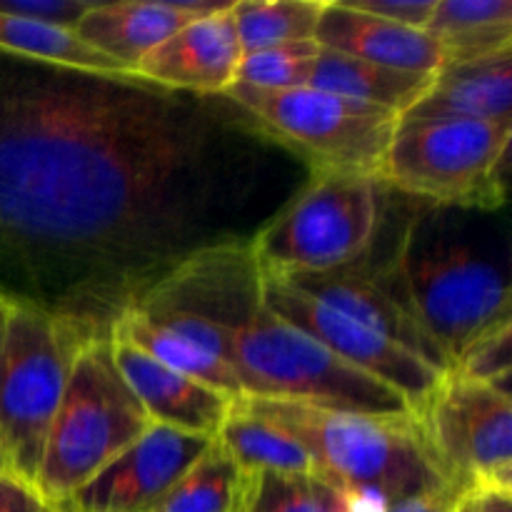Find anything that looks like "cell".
<instances>
[{
	"label": "cell",
	"instance_id": "obj_1",
	"mask_svg": "<svg viewBox=\"0 0 512 512\" xmlns=\"http://www.w3.org/2000/svg\"><path fill=\"white\" fill-rule=\"evenodd\" d=\"M0 53V290L105 333L198 253L208 128L173 90ZM20 288V293H23ZM20 298V295H18Z\"/></svg>",
	"mask_w": 512,
	"mask_h": 512
},
{
	"label": "cell",
	"instance_id": "obj_2",
	"mask_svg": "<svg viewBox=\"0 0 512 512\" xmlns=\"http://www.w3.org/2000/svg\"><path fill=\"white\" fill-rule=\"evenodd\" d=\"M138 300L185 310L215 325L243 398L298 400L348 413L415 415L398 390L335 358L263 303L248 243L228 240L200 248Z\"/></svg>",
	"mask_w": 512,
	"mask_h": 512
},
{
	"label": "cell",
	"instance_id": "obj_3",
	"mask_svg": "<svg viewBox=\"0 0 512 512\" xmlns=\"http://www.w3.org/2000/svg\"><path fill=\"white\" fill-rule=\"evenodd\" d=\"M238 403L293 435L315 470L355 503L373 498L385 510L420 495L450 493L415 415L348 413L275 398H238Z\"/></svg>",
	"mask_w": 512,
	"mask_h": 512
},
{
	"label": "cell",
	"instance_id": "obj_4",
	"mask_svg": "<svg viewBox=\"0 0 512 512\" xmlns=\"http://www.w3.org/2000/svg\"><path fill=\"white\" fill-rule=\"evenodd\" d=\"M150 425L148 413L115 365L108 335H88L70 365L35 488L50 505L65 503Z\"/></svg>",
	"mask_w": 512,
	"mask_h": 512
},
{
	"label": "cell",
	"instance_id": "obj_5",
	"mask_svg": "<svg viewBox=\"0 0 512 512\" xmlns=\"http://www.w3.org/2000/svg\"><path fill=\"white\" fill-rule=\"evenodd\" d=\"M88 335L78 323L13 298L0 343V463L35 485L70 365Z\"/></svg>",
	"mask_w": 512,
	"mask_h": 512
},
{
	"label": "cell",
	"instance_id": "obj_6",
	"mask_svg": "<svg viewBox=\"0 0 512 512\" xmlns=\"http://www.w3.org/2000/svg\"><path fill=\"white\" fill-rule=\"evenodd\" d=\"M223 95L260 133L305 160L313 175L378 180L400 120L393 110L315 88L265 90L233 83Z\"/></svg>",
	"mask_w": 512,
	"mask_h": 512
},
{
	"label": "cell",
	"instance_id": "obj_7",
	"mask_svg": "<svg viewBox=\"0 0 512 512\" xmlns=\"http://www.w3.org/2000/svg\"><path fill=\"white\" fill-rule=\"evenodd\" d=\"M512 123L400 118L378 180L385 188L453 208L505 203Z\"/></svg>",
	"mask_w": 512,
	"mask_h": 512
},
{
	"label": "cell",
	"instance_id": "obj_8",
	"mask_svg": "<svg viewBox=\"0 0 512 512\" xmlns=\"http://www.w3.org/2000/svg\"><path fill=\"white\" fill-rule=\"evenodd\" d=\"M385 185L360 175H313L248 243L263 278L325 273L355 263L383 220Z\"/></svg>",
	"mask_w": 512,
	"mask_h": 512
},
{
	"label": "cell",
	"instance_id": "obj_9",
	"mask_svg": "<svg viewBox=\"0 0 512 512\" xmlns=\"http://www.w3.org/2000/svg\"><path fill=\"white\" fill-rule=\"evenodd\" d=\"M383 273L448 370L478 340L510 325L508 280L465 245L415 250L405 240Z\"/></svg>",
	"mask_w": 512,
	"mask_h": 512
},
{
	"label": "cell",
	"instance_id": "obj_10",
	"mask_svg": "<svg viewBox=\"0 0 512 512\" xmlns=\"http://www.w3.org/2000/svg\"><path fill=\"white\" fill-rule=\"evenodd\" d=\"M440 478L455 498L512 490V400L508 388L448 370L415 410Z\"/></svg>",
	"mask_w": 512,
	"mask_h": 512
},
{
	"label": "cell",
	"instance_id": "obj_11",
	"mask_svg": "<svg viewBox=\"0 0 512 512\" xmlns=\"http://www.w3.org/2000/svg\"><path fill=\"white\" fill-rule=\"evenodd\" d=\"M260 293H263V303L285 323L313 338L343 363L398 390L408 400L413 413L445 375L413 350L345 318L338 310L328 308L313 295L290 285L288 280L260 275Z\"/></svg>",
	"mask_w": 512,
	"mask_h": 512
},
{
	"label": "cell",
	"instance_id": "obj_12",
	"mask_svg": "<svg viewBox=\"0 0 512 512\" xmlns=\"http://www.w3.org/2000/svg\"><path fill=\"white\" fill-rule=\"evenodd\" d=\"M213 445V438L150 425L65 503L73 512H145Z\"/></svg>",
	"mask_w": 512,
	"mask_h": 512
},
{
	"label": "cell",
	"instance_id": "obj_13",
	"mask_svg": "<svg viewBox=\"0 0 512 512\" xmlns=\"http://www.w3.org/2000/svg\"><path fill=\"white\" fill-rule=\"evenodd\" d=\"M243 60L233 0L183 25L133 68V78L173 93L223 95L238 80Z\"/></svg>",
	"mask_w": 512,
	"mask_h": 512
},
{
	"label": "cell",
	"instance_id": "obj_14",
	"mask_svg": "<svg viewBox=\"0 0 512 512\" xmlns=\"http://www.w3.org/2000/svg\"><path fill=\"white\" fill-rule=\"evenodd\" d=\"M280 280H288L290 285L313 295L315 300L338 310L345 318L413 350L415 355L428 360L440 373H448V363L440 355V350L430 343V338L420 330L408 308L400 303L398 293L385 278L383 270L365 268L363 260H355V263L325 270V273L293 275V278Z\"/></svg>",
	"mask_w": 512,
	"mask_h": 512
},
{
	"label": "cell",
	"instance_id": "obj_15",
	"mask_svg": "<svg viewBox=\"0 0 512 512\" xmlns=\"http://www.w3.org/2000/svg\"><path fill=\"white\" fill-rule=\"evenodd\" d=\"M110 348L120 375L140 400L150 423L215 440L235 403L230 395L168 368L125 340L110 338Z\"/></svg>",
	"mask_w": 512,
	"mask_h": 512
},
{
	"label": "cell",
	"instance_id": "obj_16",
	"mask_svg": "<svg viewBox=\"0 0 512 512\" xmlns=\"http://www.w3.org/2000/svg\"><path fill=\"white\" fill-rule=\"evenodd\" d=\"M228 3L230 0H95L73 30L85 45L123 65L133 78L135 65L170 35Z\"/></svg>",
	"mask_w": 512,
	"mask_h": 512
},
{
	"label": "cell",
	"instance_id": "obj_17",
	"mask_svg": "<svg viewBox=\"0 0 512 512\" xmlns=\"http://www.w3.org/2000/svg\"><path fill=\"white\" fill-rule=\"evenodd\" d=\"M315 43L333 53L350 55L385 68L438 73L440 48L425 30L405 28L375 15L360 13L345 0H328L320 15Z\"/></svg>",
	"mask_w": 512,
	"mask_h": 512
},
{
	"label": "cell",
	"instance_id": "obj_18",
	"mask_svg": "<svg viewBox=\"0 0 512 512\" xmlns=\"http://www.w3.org/2000/svg\"><path fill=\"white\" fill-rule=\"evenodd\" d=\"M403 118L512 123V53L445 65Z\"/></svg>",
	"mask_w": 512,
	"mask_h": 512
},
{
	"label": "cell",
	"instance_id": "obj_19",
	"mask_svg": "<svg viewBox=\"0 0 512 512\" xmlns=\"http://www.w3.org/2000/svg\"><path fill=\"white\" fill-rule=\"evenodd\" d=\"M425 33L438 43L440 68L512 53L510 0H435Z\"/></svg>",
	"mask_w": 512,
	"mask_h": 512
},
{
	"label": "cell",
	"instance_id": "obj_20",
	"mask_svg": "<svg viewBox=\"0 0 512 512\" xmlns=\"http://www.w3.org/2000/svg\"><path fill=\"white\" fill-rule=\"evenodd\" d=\"M433 78V73L385 68V65L365 63V60L320 48L308 88L378 105L403 118L428 93Z\"/></svg>",
	"mask_w": 512,
	"mask_h": 512
},
{
	"label": "cell",
	"instance_id": "obj_21",
	"mask_svg": "<svg viewBox=\"0 0 512 512\" xmlns=\"http://www.w3.org/2000/svg\"><path fill=\"white\" fill-rule=\"evenodd\" d=\"M110 338L125 340V343L135 345L150 358L160 360L168 368L178 370V373L190 375V378L200 380V383L210 385V388L220 390V393L230 395L233 400L243 398L238 378H235L233 368L225 363L220 355L210 353L203 345L193 343V340L183 338V335L173 333V330L163 328V325L153 323L138 310L128 308L113 320L108 330Z\"/></svg>",
	"mask_w": 512,
	"mask_h": 512
},
{
	"label": "cell",
	"instance_id": "obj_22",
	"mask_svg": "<svg viewBox=\"0 0 512 512\" xmlns=\"http://www.w3.org/2000/svg\"><path fill=\"white\" fill-rule=\"evenodd\" d=\"M215 443L250 475L318 473L310 453L293 435L245 410L238 400L220 425Z\"/></svg>",
	"mask_w": 512,
	"mask_h": 512
},
{
	"label": "cell",
	"instance_id": "obj_23",
	"mask_svg": "<svg viewBox=\"0 0 512 512\" xmlns=\"http://www.w3.org/2000/svg\"><path fill=\"white\" fill-rule=\"evenodd\" d=\"M255 480L213 440L198 463L145 512H248Z\"/></svg>",
	"mask_w": 512,
	"mask_h": 512
},
{
	"label": "cell",
	"instance_id": "obj_24",
	"mask_svg": "<svg viewBox=\"0 0 512 512\" xmlns=\"http://www.w3.org/2000/svg\"><path fill=\"white\" fill-rule=\"evenodd\" d=\"M0 53L75 73L130 78L128 70L85 45L75 30L38 23L0 10Z\"/></svg>",
	"mask_w": 512,
	"mask_h": 512
},
{
	"label": "cell",
	"instance_id": "obj_25",
	"mask_svg": "<svg viewBox=\"0 0 512 512\" xmlns=\"http://www.w3.org/2000/svg\"><path fill=\"white\" fill-rule=\"evenodd\" d=\"M328 0H238L233 20L243 55L263 48L315 40Z\"/></svg>",
	"mask_w": 512,
	"mask_h": 512
},
{
	"label": "cell",
	"instance_id": "obj_26",
	"mask_svg": "<svg viewBox=\"0 0 512 512\" xmlns=\"http://www.w3.org/2000/svg\"><path fill=\"white\" fill-rule=\"evenodd\" d=\"M248 512H355V500L320 473H265L255 480Z\"/></svg>",
	"mask_w": 512,
	"mask_h": 512
},
{
	"label": "cell",
	"instance_id": "obj_27",
	"mask_svg": "<svg viewBox=\"0 0 512 512\" xmlns=\"http://www.w3.org/2000/svg\"><path fill=\"white\" fill-rule=\"evenodd\" d=\"M318 50L320 45L315 40L255 50L243 55L235 83L265 90L308 88Z\"/></svg>",
	"mask_w": 512,
	"mask_h": 512
},
{
	"label": "cell",
	"instance_id": "obj_28",
	"mask_svg": "<svg viewBox=\"0 0 512 512\" xmlns=\"http://www.w3.org/2000/svg\"><path fill=\"white\" fill-rule=\"evenodd\" d=\"M510 360V325H505V328L495 330V333L478 340L450 370L460 375H468L473 380L498 385V388H508Z\"/></svg>",
	"mask_w": 512,
	"mask_h": 512
},
{
	"label": "cell",
	"instance_id": "obj_29",
	"mask_svg": "<svg viewBox=\"0 0 512 512\" xmlns=\"http://www.w3.org/2000/svg\"><path fill=\"white\" fill-rule=\"evenodd\" d=\"M95 0H0V10L38 23L73 30Z\"/></svg>",
	"mask_w": 512,
	"mask_h": 512
},
{
	"label": "cell",
	"instance_id": "obj_30",
	"mask_svg": "<svg viewBox=\"0 0 512 512\" xmlns=\"http://www.w3.org/2000/svg\"><path fill=\"white\" fill-rule=\"evenodd\" d=\"M345 3L353 5L360 13L415 30H425L435 8V0H345Z\"/></svg>",
	"mask_w": 512,
	"mask_h": 512
},
{
	"label": "cell",
	"instance_id": "obj_31",
	"mask_svg": "<svg viewBox=\"0 0 512 512\" xmlns=\"http://www.w3.org/2000/svg\"><path fill=\"white\" fill-rule=\"evenodd\" d=\"M0 512H55V505H50L35 485L0 470Z\"/></svg>",
	"mask_w": 512,
	"mask_h": 512
},
{
	"label": "cell",
	"instance_id": "obj_32",
	"mask_svg": "<svg viewBox=\"0 0 512 512\" xmlns=\"http://www.w3.org/2000/svg\"><path fill=\"white\" fill-rule=\"evenodd\" d=\"M458 500L460 498H453L450 493H430L390 505V508H385L383 512H453Z\"/></svg>",
	"mask_w": 512,
	"mask_h": 512
},
{
	"label": "cell",
	"instance_id": "obj_33",
	"mask_svg": "<svg viewBox=\"0 0 512 512\" xmlns=\"http://www.w3.org/2000/svg\"><path fill=\"white\" fill-rule=\"evenodd\" d=\"M465 500L470 512H512V490H473Z\"/></svg>",
	"mask_w": 512,
	"mask_h": 512
},
{
	"label": "cell",
	"instance_id": "obj_34",
	"mask_svg": "<svg viewBox=\"0 0 512 512\" xmlns=\"http://www.w3.org/2000/svg\"><path fill=\"white\" fill-rule=\"evenodd\" d=\"M10 305H13V298L8 293L0 290V343H3L5 335V325H8V315H10Z\"/></svg>",
	"mask_w": 512,
	"mask_h": 512
},
{
	"label": "cell",
	"instance_id": "obj_35",
	"mask_svg": "<svg viewBox=\"0 0 512 512\" xmlns=\"http://www.w3.org/2000/svg\"><path fill=\"white\" fill-rule=\"evenodd\" d=\"M55 512H73V510H68L65 505H55Z\"/></svg>",
	"mask_w": 512,
	"mask_h": 512
},
{
	"label": "cell",
	"instance_id": "obj_36",
	"mask_svg": "<svg viewBox=\"0 0 512 512\" xmlns=\"http://www.w3.org/2000/svg\"><path fill=\"white\" fill-rule=\"evenodd\" d=\"M0 470H5V468H3V463H0Z\"/></svg>",
	"mask_w": 512,
	"mask_h": 512
}]
</instances>
